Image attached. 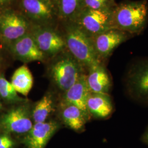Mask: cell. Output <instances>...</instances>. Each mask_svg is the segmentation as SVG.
<instances>
[{
    "mask_svg": "<svg viewBox=\"0 0 148 148\" xmlns=\"http://www.w3.org/2000/svg\"><path fill=\"white\" fill-rule=\"evenodd\" d=\"M87 108L90 114L99 118L109 116L112 111V105L108 94L90 92L87 101Z\"/></svg>",
    "mask_w": 148,
    "mask_h": 148,
    "instance_id": "obj_15",
    "label": "cell"
},
{
    "mask_svg": "<svg viewBox=\"0 0 148 148\" xmlns=\"http://www.w3.org/2000/svg\"><path fill=\"white\" fill-rule=\"evenodd\" d=\"M64 40L70 52L83 67L89 70L101 64L91 37L78 25L68 27Z\"/></svg>",
    "mask_w": 148,
    "mask_h": 148,
    "instance_id": "obj_2",
    "label": "cell"
},
{
    "mask_svg": "<svg viewBox=\"0 0 148 148\" xmlns=\"http://www.w3.org/2000/svg\"><path fill=\"white\" fill-rule=\"evenodd\" d=\"M128 35L126 32L111 29L90 37L98 57L105 58L109 57L117 47L127 40Z\"/></svg>",
    "mask_w": 148,
    "mask_h": 148,
    "instance_id": "obj_7",
    "label": "cell"
},
{
    "mask_svg": "<svg viewBox=\"0 0 148 148\" xmlns=\"http://www.w3.org/2000/svg\"><path fill=\"white\" fill-rule=\"evenodd\" d=\"M128 85L133 95L139 98L148 99V60L131 70L128 77Z\"/></svg>",
    "mask_w": 148,
    "mask_h": 148,
    "instance_id": "obj_12",
    "label": "cell"
},
{
    "mask_svg": "<svg viewBox=\"0 0 148 148\" xmlns=\"http://www.w3.org/2000/svg\"><path fill=\"white\" fill-rule=\"evenodd\" d=\"M82 66L71 56H64L51 66V75L59 89L66 91L83 74Z\"/></svg>",
    "mask_w": 148,
    "mask_h": 148,
    "instance_id": "obj_3",
    "label": "cell"
},
{
    "mask_svg": "<svg viewBox=\"0 0 148 148\" xmlns=\"http://www.w3.org/2000/svg\"><path fill=\"white\" fill-rule=\"evenodd\" d=\"M9 1H10V0H0V5H5L8 3Z\"/></svg>",
    "mask_w": 148,
    "mask_h": 148,
    "instance_id": "obj_25",
    "label": "cell"
},
{
    "mask_svg": "<svg viewBox=\"0 0 148 148\" xmlns=\"http://www.w3.org/2000/svg\"><path fill=\"white\" fill-rule=\"evenodd\" d=\"M148 16L146 1L122 3L112 11V28L129 34H138L146 25Z\"/></svg>",
    "mask_w": 148,
    "mask_h": 148,
    "instance_id": "obj_1",
    "label": "cell"
},
{
    "mask_svg": "<svg viewBox=\"0 0 148 148\" xmlns=\"http://www.w3.org/2000/svg\"><path fill=\"white\" fill-rule=\"evenodd\" d=\"M87 83L91 93L101 94H108L111 85L109 74L101 64L89 69Z\"/></svg>",
    "mask_w": 148,
    "mask_h": 148,
    "instance_id": "obj_13",
    "label": "cell"
},
{
    "mask_svg": "<svg viewBox=\"0 0 148 148\" xmlns=\"http://www.w3.org/2000/svg\"><path fill=\"white\" fill-rule=\"evenodd\" d=\"M33 82L32 73L25 65L16 70L11 79V84L16 92L25 96H27L32 90Z\"/></svg>",
    "mask_w": 148,
    "mask_h": 148,
    "instance_id": "obj_17",
    "label": "cell"
},
{
    "mask_svg": "<svg viewBox=\"0 0 148 148\" xmlns=\"http://www.w3.org/2000/svg\"><path fill=\"white\" fill-rule=\"evenodd\" d=\"M58 128V123L54 121L35 123L27 133L24 143L27 148H44Z\"/></svg>",
    "mask_w": 148,
    "mask_h": 148,
    "instance_id": "obj_10",
    "label": "cell"
},
{
    "mask_svg": "<svg viewBox=\"0 0 148 148\" xmlns=\"http://www.w3.org/2000/svg\"><path fill=\"white\" fill-rule=\"evenodd\" d=\"M11 52L16 58L28 63L41 61L45 54L40 50L32 35L27 33L10 44Z\"/></svg>",
    "mask_w": 148,
    "mask_h": 148,
    "instance_id": "obj_9",
    "label": "cell"
},
{
    "mask_svg": "<svg viewBox=\"0 0 148 148\" xmlns=\"http://www.w3.org/2000/svg\"><path fill=\"white\" fill-rule=\"evenodd\" d=\"M30 106L24 103L10 110L0 119V128L5 132L23 134L33 126Z\"/></svg>",
    "mask_w": 148,
    "mask_h": 148,
    "instance_id": "obj_5",
    "label": "cell"
},
{
    "mask_svg": "<svg viewBox=\"0 0 148 148\" xmlns=\"http://www.w3.org/2000/svg\"><path fill=\"white\" fill-rule=\"evenodd\" d=\"M13 145V142L12 139L9 140L8 141L6 142L5 143H3L0 145V148H11Z\"/></svg>",
    "mask_w": 148,
    "mask_h": 148,
    "instance_id": "obj_22",
    "label": "cell"
},
{
    "mask_svg": "<svg viewBox=\"0 0 148 148\" xmlns=\"http://www.w3.org/2000/svg\"><path fill=\"white\" fill-rule=\"evenodd\" d=\"M90 93L87 83V75L82 74L75 84L65 91L64 102L79 108L88 119L90 114L87 110V101Z\"/></svg>",
    "mask_w": 148,
    "mask_h": 148,
    "instance_id": "obj_11",
    "label": "cell"
},
{
    "mask_svg": "<svg viewBox=\"0 0 148 148\" xmlns=\"http://www.w3.org/2000/svg\"><path fill=\"white\" fill-rule=\"evenodd\" d=\"M0 95L5 101L11 103L25 101V100L18 95L17 92L11 82L0 76Z\"/></svg>",
    "mask_w": 148,
    "mask_h": 148,
    "instance_id": "obj_19",
    "label": "cell"
},
{
    "mask_svg": "<svg viewBox=\"0 0 148 148\" xmlns=\"http://www.w3.org/2000/svg\"><path fill=\"white\" fill-rule=\"evenodd\" d=\"M2 104L1 103V102H0V109L2 108Z\"/></svg>",
    "mask_w": 148,
    "mask_h": 148,
    "instance_id": "obj_26",
    "label": "cell"
},
{
    "mask_svg": "<svg viewBox=\"0 0 148 148\" xmlns=\"http://www.w3.org/2000/svg\"><path fill=\"white\" fill-rule=\"evenodd\" d=\"M54 101L52 95L47 94L38 101L34 106L32 116L35 123L46 122L48 117L54 110Z\"/></svg>",
    "mask_w": 148,
    "mask_h": 148,
    "instance_id": "obj_18",
    "label": "cell"
},
{
    "mask_svg": "<svg viewBox=\"0 0 148 148\" xmlns=\"http://www.w3.org/2000/svg\"><path fill=\"white\" fill-rule=\"evenodd\" d=\"M11 138L9 137L8 136L4 135V136H2L0 137V145L3 143H5L6 142L8 141L9 140H10Z\"/></svg>",
    "mask_w": 148,
    "mask_h": 148,
    "instance_id": "obj_23",
    "label": "cell"
},
{
    "mask_svg": "<svg viewBox=\"0 0 148 148\" xmlns=\"http://www.w3.org/2000/svg\"><path fill=\"white\" fill-rule=\"evenodd\" d=\"M110 0H84L87 8L91 10L109 9L108 3Z\"/></svg>",
    "mask_w": 148,
    "mask_h": 148,
    "instance_id": "obj_21",
    "label": "cell"
},
{
    "mask_svg": "<svg viewBox=\"0 0 148 148\" xmlns=\"http://www.w3.org/2000/svg\"><path fill=\"white\" fill-rule=\"evenodd\" d=\"M37 47L44 54L56 55L66 46L65 40L57 32L49 29H38L32 35Z\"/></svg>",
    "mask_w": 148,
    "mask_h": 148,
    "instance_id": "obj_8",
    "label": "cell"
},
{
    "mask_svg": "<svg viewBox=\"0 0 148 148\" xmlns=\"http://www.w3.org/2000/svg\"><path fill=\"white\" fill-rule=\"evenodd\" d=\"M27 21L16 13L7 12L0 14V35L7 42L11 43L25 35Z\"/></svg>",
    "mask_w": 148,
    "mask_h": 148,
    "instance_id": "obj_6",
    "label": "cell"
},
{
    "mask_svg": "<svg viewBox=\"0 0 148 148\" xmlns=\"http://www.w3.org/2000/svg\"><path fill=\"white\" fill-rule=\"evenodd\" d=\"M61 116L64 123L75 131L82 130L88 120L79 108L64 102L62 106Z\"/></svg>",
    "mask_w": 148,
    "mask_h": 148,
    "instance_id": "obj_16",
    "label": "cell"
},
{
    "mask_svg": "<svg viewBox=\"0 0 148 148\" xmlns=\"http://www.w3.org/2000/svg\"><path fill=\"white\" fill-rule=\"evenodd\" d=\"M144 141L148 144V130H147V131L146 132V133H145V134H144Z\"/></svg>",
    "mask_w": 148,
    "mask_h": 148,
    "instance_id": "obj_24",
    "label": "cell"
},
{
    "mask_svg": "<svg viewBox=\"0 0 148 148\" xmlns=\"http://www.w3.org/2000/svg\"><path fill=\"white\" fill-rule=\"evenodd\" d=\"M80 2L81 0H59L60 13L64 17L73 16L79 9Z\"/></svg>",
    "mask_w": 148,
    "mask_h": 148,
    "instance_id": "obj_20",
    "label": "cell"
},
{
    "mask_svg": "<svg viewBox=\"0 0 148 148\" xmlns=\"http://www.w3.org/2000/svg\"><path fill=\"white\" fill-rule=\"evenodd\" d=\"M21 5L28 16L38 21L51 19L54 13L51 0H22Z\"/></svg>",
    "mask_w": 148,
    "mask_h": 148,
    "instance_id": "obj_14",
    "label": "cell"
},
{
    "mask_svg": "<svg viewBox=\"0 0 148 148\" xmlns=\"http://www.w3.org/2000/svg\"><path fill=\"white\" fill-rule=\"evenodd\" d=\"M112 11L110 8L97 10L86 8L79 14L78 26L90 37L113 29Z\"/></svg>",
    "mask_w": 148,
    "mask_h": 148,
    "instance_id": "obj_4",
    "label": "cell"
}]
</instances>
